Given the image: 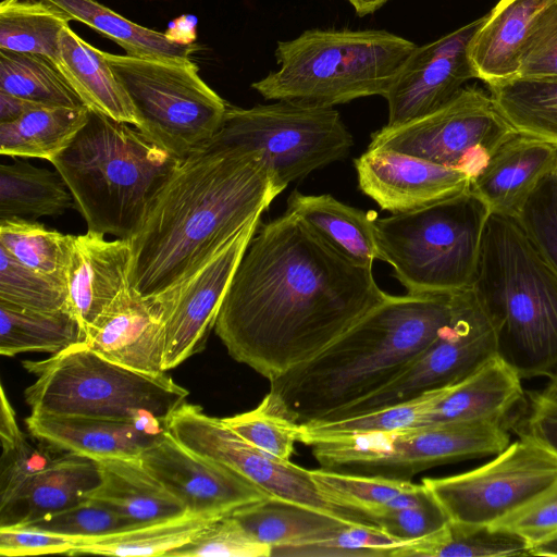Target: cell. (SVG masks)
<instances>
[{
  "label": "cell",
  "mask_w": 557,
  "mask_h": 557,
  "mask_svg": "<svg viewBox=\"0 0 557 557\" xmlns=\"http://www.w3.org/2000/svg\"><path fill=\"white\" fill-rule=\"evenodd\" d=\"M286 205V212L352 262L372 267L379 259L373 211L364 212L331 195H306L298 190L289 194Z\"/></svg>",
  "instance_id": "29"
},
{
  "label": "cell",
  "mask_w": 557,
  "mask_h": 557,
  "mask_svg": "<svg viewBox=\"0 0 557 557\" xmlns=\"http://www.w3.org/2000/svg\"><path fill=\"white\" fill-rule=\"evenodd\" d=\"M36 381L24 392L30 413L137 422L154 433L189 392L165 372L135 370L107 359L85 343L44 360H24Z\"/></svg>",
  "instance_id": "7"
},
{
  "label": "cell",
  "mask_w": 557,
  "mask_h": 557,
  "mask_svg": "<svg viewBox=\"0 0 557 557\" xmlns=\"http://www.w3.org/2000/svg\"><path fill=\"white\" fill-rule=\"evenodd\" d=\"M0 503L7 500L28 478L45 469L51 461L47 451L35 447L20 429L16 416L3 386L0 389Z\"/></svg>",
  "instance_id": "44"
},
{
  "label": "cell",
  "mask_w": 557,
  "mask_h": 557,
  "mask_svg": "<svg viewBox=\"0 0 557 557\" xmlns=\"http://www.w3.org/2000/svg\"><path fill=\"white\" fill-rule=\"evenodd\" d=\"M0 247L25 265L61 274L66 265L69 235L33 219H0Z\"/></svg>",
  "instance_id": "40"
},
{
  "label": "cell",
  "mask_w": 557,
  "mask_h": 557,
  "mask_svg": "<svg viewBox=\"0 0 557 557\" xmlns=\"http://www.w3.org/2000/svg\"><path fill=\"white\" fill-rule=\"evenodd\" d=\"M84 343L122 366L150 373L165 372L161 304L157 297H143L133 287L120 294L88 327Z\"/></svg>",
  "instance_id": "21"
},
{
  "label": "cell",
  "mask_w": 557,
  "mask_h": 557,
  "mask_svg": "<svg viewBox=\"0 0 557 557\" xmlns=\"http://www.w3.org/2000/svg\"><path fill=\"white\" fill-rule=\"evenodd\" d=\"M441 388L417 398L367 413L302 425L301 443L311 440L362 432H392L420 426L425 413L434 406Z\"/></svg>",
  "instance_id": "43"
},
{
  "label": "cell",
  "mask_w": 557,
  "mask_h": 557,
  "mask_svg": "<svg viewBox=\"0 0 557 557\" xmlns=\"http://www.w3.org/2000/svg\"><path fill=\"white\" fill-rule=\"evenodd\" d=\"M96 460L101 483L89 498L103 502L133 527L187 513L181 502L145 467L139 457Z\"/></svg>",
  "instance_id": "28"
},
{
  "label": "cell",
  "mask_w": 557,
  "mask_h": 557,
  "mask_svg": "<svg viewBox=\"0 0 557 557\" xmlns=\"http://www.w3.org/2000/svg\"><path fill=\"white\" fill-rule=\"evenodd\" d=\"M309 471L320 491L331 499L361 509L372 518L380 510L391 509L400 494L417 485L410 480L354 474L323 468Z\"/></svg>",
  "instance_id": "42"
},
{
  "label": "cell",
  "mask_w": 557,
  "mask_h": 557,
  "mask_svg": "<svg viewBox=\"0 0 557 557\" xmlns=\"http://www.w3.org/2000/svg\"><path fill=\"white\" fill-rule=\"evenodd\" d=\"M75 207L59 172L24 160L0 165V219L57 216Z\"/></svg>",
  "instance_id": "34"
},
{
  "label": "cell",
  "mask_w": 557,
  "mask_h": 557,
  "mask_svg": "<svg viewBox=\"0 0 557 557\" xmlns=\"http://www.w3.org/2000/svg\"><path fill=\"white\" fill-rule=\"evenodd\" d=\"M388 294L292 213L260 224L215 320L228 355L271 380L312 359Z\"/></svg>",
  "instance_id": "1"
},
{
  "label": "cell",
  "mask_w": 557,
  "mask_h": 557,
  "mask_svg": "<svg viewBox=\"0 0 557 557\" xmlns=\"http://www.w3.org/2000/svg\"><path fill=\"white\" fill-rule=\"evenodd\" d=\"M373 519L381 530L404 542L428 536L449 522L433 496L418 506L380 510L373 515Z\"/></svg>",
  "instance_id": "51"
},
{
  "label": "cell",
  "mask_w": 557,
  "mask_h": 557,
  "mask_svg": "<svg viewBox=\"0 0 557 557\" xmlns=\"http://www.w3.org/2000/svg\"><path fill=\"white\" fill-rule=\"evenodd\" d=\"M0 90L52 107L84 103L48 58L0 49Z\"/></svg>",
  "instance_id": "39"
},
{
  "label": "cell",
  "mask_w": 557,
  "mask_h": 557,
  "mask_svg": "<svg viewBox=\"0 0 557 557\" xmlns=\"http://www.w3.org/2000/svg\"><path fill=\"white\" fill-rule=\"evenodd\" d=\"M557 481V456L520 434L486 463L469 471L423 479L449 521L492 525L528 505Z\"/></svg>",
  "instance_id": "12"
},
{
  "label": "cell",
  "mask_w": 557,
  "mask_h": 557,
  "mask_svg": "<svg viewBox=\"0 0 557 557\" xmlns=\"http://www.w3.org/2000/svg\"><path fill=\"white\" fill-rule=\"evenodd\" d=\"M246 442L282 461H290L302 425L269 411L262 403L250 411L222 418Z\"/></svg>",
  "instance_id": "48"
},
{
  "label": "cell",
  "mask_w": 557,
  "mask_h": 557,
  "mask_svg": "<svg viewBox=\"0 0 557 557\" xmlns=\"http://www.w3.org/2000/svg\"><path fill=\"white\" fill-rule=\"evenodd\" d=\"M88 119L86 106L37 107L16 120L0 122V153L50 162L73 141Z\"/></svg>",
  "instance_id": "31"
},
{
  "label": "cell",
  "mask_w": 557,
  "mask_h": 557,
  "mask_svg": "<svg viewBox=\"0 0 557 557\" xmlns=\"http://www.w3.org/2000/svg\"><path fill=\"white\" fill-rule=\"evenodd\" d=\"M531 556H557V535L531 548Z\"/></svg>",
  "instance_id": "57"
},
{
  "label": "cell",
  "mask_w": 557,
  "mask_h": 557,
  "mask_svg": "<svg viewBox=\"0 0 557 557\" xmlns=\"http://www.w3.org/2000/svg\"><path fill=\"white\" fill-rule=\"evenodd\" d=\"M71 21L45 0H2L0 49L39 54L54 63L61 32Z\"/></svg>",
  "instance_id": "38"
},
{
  "label": "cell",
  "mask_w": 557,
  "mask_h": 557,
  "mask_svg": "<svg viewBox=\"0 0 557 557\" xmlns=\"http://www.w3.org/2000/svg\"><path fill=\"white\" fill-rule=\"evenodd\" d=\"M271 547L255 540L230 513L213 520L166 557H271Z\"/></svg>",
  "instance_id": "47"
},
{
  "label": "cell",
  "mask_w": 557,
  "mask_h": 557,
  "mask_svg": "<svg viewBox=\"0 0 557 557\" xmlns=\"http://www.w3.org/2000/svg\"><path fill=\"white\" fill-rule=\"evenodd\" d=\"M515 133L491 96L475 87H463L440 109L372 133L368 149L416 156L459 169L473 180Z\"/></svg>",
  "instance_id": "13"
},
{
  "label": "cell",
  "mask_w": 557,
  "mask_h": 557,
  "mask_svg": "<svg viewBox=\"0 0 557 557\" xmlns=\"http://www.w3.org/2000/svg\"><path fill=\"white\" fill-rule=\"evenodd\" d=\"M519 428V435L533 438L557 456V396L545 391L532 394Z\"/></svg>",
  "instance_id": "54"
},
{
  "label": "cell",
  "mask_w": 557,
  "mask_h": 557,
  "mask_svg": "<svg viewBox=\"0 0 557 557\" xmlns=\"http://www.w3.org/2000/svg\"><path fill=\"white\" fill-rule=\"evenodd\" d=\"M359 16L372 14L381 9L388 0H347Z\"/></svg>",
  "instance_id": "56"
},
{
  "label": "cell",
  "mask_w": 557,
  "mask_h": 557,
  "mask_svg": "<svg viewBox=\"0 0 557 557\" xmlns=\"http://www.w3.org/2000/svg\"><path fill=\"white\" fill-rule=\"evenodd\" d=\"M496 356V331L474 289L456 292L450 318L428 348L384 388L326 421L411 400L467 377Z\"/></svg>",
  "instance_id": "15"
},
{
  "label": "cell",
  "mask_w": 557,
  "mask_h": 557,
  "mask_svg": "<svg viewBox=\"0 0 557 557\" xmlns=\"http://www.w3.org/2000/svg\"><path fill=\"white\" fill-rule=\"evenodd\" d=\"M258 542L272 547L319 543L349 523L330 513L269 496L231 513Z\"/></svg>",
  "instance_id": "30"
},
{
  "label": "cell",
  "mask_w": 557,
  "mask_h": 557,
  "mask_svg": "<svg viewBox=\"0 0 557 557\" xmlns=\"http://www.w3.org/2000/svg\"><path fill=\"white\" fill-rule=\"evenodd\" d=\"M79 540L26 527L0 528V555L7 557L69 554Z\"/></svg>",
  "instance_id": "53"
},
{
  "label": "cell",
  "mask_w": 557,
  "mask_h": 557,
  "mask_svg": "<svg viewBox=\"0 0 557 557\" xmlns=\"http://www.w3.org/2000/svg\"><path fill=\"white\" fill-rule=\"evenodd\" d=\"M487 86L495 108L516 132L557 147V75H518Z\"/></svg>",
  "instance_id": "32"
},
{
  "label": "cell",
  "mask_w": 557,
  "mask_h": 557,
  "mask_svg": "<svg viewBox=\"0 0 557 557\" xmlns=\"http://www.w3.org/2000/svg\"><path fill=\"white\" fill-rule=\"evenodd\" d=\"M519 75H557V0L536 17L522 52Z\"/></svg>",
  "instance_id": "52"
},
{
  "label": "cell",
  "mask_w": 557,
  "mask_h": 557,
  "mask_svg": "<svg viewBox=\"0 0 557 557\" xmlns=\"http://www.w3.org/2000/svg\"><path fill=\"white\" fill-rule=\"evenodd\" d=\"M260 224L258 215L195 274L153 296L163 311V371L205 349L236 268Z\"/></svg>",
  "instance_id": "16"
},
{
  "label": "cell",
  "mask_w": 557,
  "mask_h": 557,
  "mask_svg": "<svg viewBox=\"0 0 557 557\" xmlns=\"http://www.w3.org/2000/svg\"><path fill=\"white\" fill-rule=\"evenodd\" d=\"M211 143L260 153L286 188L346 158L354 139L334 108L276 101L248 109L228 107Z\"/></svg>",
  "instance_id": "11"
},
{
  "label": "cell",
  "mask_w": 557,
  "mask_h": 557,
  "mask_svg": "<svg viewBox=\"0 0 557 557\" xmlns=\"http://www.w3.org/2000/svg\"><path fill=\"white\" fill-rule=\"evenodd\" d=\"M491 212L471 189L435 205L374 219L379 259L410 295L472 286Z\"/></svg>",
  "instance_id": "8"
},
{
  "label": "cell",
  "mask_w": 557,
  "mask_h": 557,
  "mask_svg": "<svg viewBox=\"0 0 557 557\" xmlns=\"http://www.w3.org/2000/svg\"><path fill=\"white\" fill-rule=\"evenodd\" d=\"M522 537L531 548L557 535V481L524 507L492 524Z\"/></svg>",
  "instance_id": "50"
},
{
  "label": "cell",
  "mask_w": 557,
  "mask_h": 557,
  "mask_svg": "<svg viewBox=\"0 0 557 557\" xmlns=\"http://www.w3.org/2000/svg\"><path fill=\"white\" fill-rule=\"evenodd\" d=\"M86 333L69 309L36 311L0 301V354L60 352L84 343Z\"/></svg>",
  "instance_id": "33"
},
{
  "label": "cell",
  "mask_w": 557,
  "mask_h": 557,
  "mask_svg": "<svg viewBox=\"0 0 557 557\" xmlns=\"http://www.w3.org/2000/svg\"><path fill=\"white\" fill-rule=\"evenodd\" d=\"M406 542L380 528L348 524L333 537L313 544L272 547L271 556H393Z\"/></svg>",
  "instance_id": "46"
},
{
  "label": "cell",
  "mask_w": 557,
  "mask_h": 557,
  "mask_svg": "<svg viewBox=\"0 0 557 557\" xmlns=\"http://www.w3.org/2000/svg\"><path fill=\"white\" fill-rule=\"evenodd\" d=\"M523 397L522 379L496 356L467 377L442 387L421 425L506 419Z\"/></svg>",
  "instance_id": "25"
},
{
  "label": "cell",
  "mask_w": 557,
  "mask_h": 557,
  "mask_svg": "<svg viewBox=\"0 0 557 557\" xmlns=\"http://www.w3.org/2000/svg\"><path fill=\"white\" fill-rule=\"evenodd\" d=\"M507 426L506 419H488L350 433L306 445L323 469L410 480L429 468L499 454L510 444Z\"/></svg>",
  "instance_id": "9"
},
{
  "label": "cell",
  "mask_w": 557,
  "mask_h": 557,
  "mask_svg": "<svg viewBox=\"0 0 557 557\" xmlns=\"http://www.w3.org/2000/svg\"><path fill=\"white\" fill-rule=\"evenodd\" d=\"M54 65L90 111L139 127L133 102L103 51L86 42L69 25L61 32Z\"/></svg>",
  "instance_id": "27"
},
{
  "label": "cell",
  "mask_w": 557,
  "mask_h": 557,
  "mask_svg": "<svg viewBox=\"0 0 557 557\" xmlns=\"http://www.w3.org/2000/svg\"><path fill=\"white\" fill-rule=\"evenodd\" d=\"M359 189L392 214L419 210L471 189L466 172L388 149L355 159Z\"/></svg>",
  "instance_id": "19"
},
{
  "label": "cell",
  "mask_w": 557,
  "mask_h": 557,
  "mask_svg": "<svg viewBox=\"0 0 557 557\" xmlns=\"http://www.w3.org/2000/svg\"><path fill=\"white\" fill-rule=\"evenodd\" d=\"M129 125L89 110L85 126L50 161L88 231L124 239L181 160Z\"/></svg>",
  "instance_id": "5"
},
{
  "label": "cell",
  "mask_w": 557,
  "mask_h": 557,
  "mask_svg": "<svg viewBox=\"0 0 557 557\" xmlns=\"http://www.w3.org/2000/svg\"><path fill=\"white\" fill-rule=\"evenodd\" d=\"M507 557L530 556L528 543L519 535L492 525H469L449 521L428 536L406 542L393 557Z\"/></svg>",
  "instance_id": "36"
},
{
  "label": "cell",
  "mask_w": 557,
  "mask_h": 557,
  "mask_svg": "<svg viewBox=\"0 0 557 557\" xmlns=\"http://www.w3.org/2000/svg\"><path fill=\"white\" fill-rule=\"evenodd\" d=\"M543 391L557 396V371L549 377V383Z\"/></svg>",
  "instance_id": "58"
},
{
  "label": "cell",
  "mask_w": 557,
  "mask_h": 557,
  "mask_svg": "<svg viewBox=\"0 0 557 557\" xmlns=\"http://www.w3.org/2000/svg\"><path fill=\"white\" fill-rule=\"evenodd\" d=\"M516 219L536 251L557 274V166L542 178Z\"/></svg>",
  "instance_id": "49"
},
{
  "label": "cell",
  "mask_w": 557,
  "mask_h": 557,
  "mask_svg": "<svg viewBox=\"0 0 557 557\" xmlns=\"http://www.w3.org/2000/svg\"><path fill=\"white\" fill-rule=\"evenodd\" d=\"M114 40L127 55L151 59H189L198 49L194 44H181L166 34L135 24L95 0H45Z\"/></svg>",
  "instance_id": "35"
},
{
  "label": "cell",
  "mask_w": 557,
  "mask_h": 557,
  "mask_svg": "<svg viewBox=\"0 0 557 557\" xmlns=\"http://www.w3.org/2000/svg\"><path fill=\"white\" fill-rule=\"evenodd\" d=\"M166 431L191 451L223 463L270 496L330 513L352 524L376 527L366 511L337 503L320 491L310 471L278 460L246 442L222 418L185 403L166 421Z\"/></svg>",
  "instance_id": "14"
},
{
  "label": "cell",
  "mask_w": 557,
  "mask_h": 557,
  "mask_svg": "<svg viewBox=\"0 0 557 557\" xmlns=\"http://www.w3.org/2000/svg\"><path fill=\"white\" fill-rule=\"evenodd\" d=\"M103 53L133 102L137 129L151 143L183 159L212 141L228 106L190 59Z\"/></svg>",
  "instance_id": "10"
},
{
  "label": "cell",
  "mask_w": 557,
  "mask_h": 557,
  "mask_svg": "<svg viewBox=\"0 0 557 557\" xmlns=\"http://www.w3.org/2000/svg\"><path fill=\"white\" fill-rule=\"evenodd\" d=\"M557 166V147L516 132L471 182L491 213L516 218L542 178Z\"/></svg>",
  "instance_id": "22"
},
{
  "label": "cell",
  "mask_w": 557,
  "mask_h": 557,
  "mask_svg": "<svg viewBox=\"0 0 557 557\" xmlns=\"http://www.w3.org/2000/svg\"><path fill=\"white\" fill-rule=\"evenodd\" d=\"M453 297L388 295L315 357L269 380L261 403L304 426L331 419L401 374L448 322Z\"/></svg>",
  "instance_id": "3"
},
{
  "label": "cell",
  "mask_w": 557,
  "mask_h": 557,
  "mask_svg": "<svg viewBox=\"0 0 557 557\" xmlns=\"http://www.w3.org/2000/svg\"><path fill=\"white\" fill-rule=\"evenodd\" d=\"M18 527L77 540L97 539L134 528L113 508L94 498H87L75 506L41 516Z\"/></svg>",
  "instance_id": "45"
},
{
  "label": "cell",
  "mask_w": 557,
  "mask_h": 557,
  "mask_svg": "<svg viewBox=\"0 0 557 557\" xmlns=\"http://www.w3.org/2000/svg\"><path fill=\"white\" fill-rule=\"evenodd\" d=\"M484 17L417 46L384 96L388 106L386 125H400L440 109L467 81L476 78L469 45Z\"/></svg>",
  "instance_id": "18"
},
{
  "label": "cell",
  "mask_w": 557,
  "mask_h": 557,
  "mask_svg": "<svg viewBox=\"0 0 557 557\" xmlns=\"http://www.w3.org/2000/svg\"><path fill=\"white\" fill-rule=\"evenodd\" d=\"M554 0H500L469 45L476 78L487 85L519 75L522 52L539 14Z\"/></svg>",
  "instance_id": "26"
},
{
  "label": "cell",
  "mask_w": 557,
  "mask_h": 557,
  "mask_svg": "<svg viewBox=\"0 0 557 557\" xmlns=\"http://www.w3.org/2000/svg\"><path fill=\"white\" fill-rule=\"evenodd\" d=\"M416 48L381 29H310L278 41V69L251 87L267 100L319 108L384 97Z\"/></svg>",
  "instance_id": "6"
},
{
  "label": "cell",
  "mask_w": 557,
  "mask_h": 557,
  "mask_svg": "<svg viewBox=\"0 0 557 557\" xmlns=\"http://www.w3.org/2000/svg\"><path fill=\"white\" fill-rule=\"evenodd\" d=\"M101 483L96 459L65 453L24 481L0 503V528L18 527L89 498Z\"/></svg>",
  "instance_id": "23"
},
{
  "label": "cell",
  "mask_w": 557,
  "mask_h": 557,
  "mask_svg": "<svg viewBox=\"0 0 557 557\" xmlns=\"http://www.w3.org/2000/svg\"><path fill=\"white\" fill-rule=\"evenodd\" d=\"M32 436L50 448L90 457H140L162 433L126 420L30 413Z\"/></svg>",
  "instance_id": "24"
},
{
  "label": "cell",
  "mask_w": 557,
  "mask_h": 557,
  "mask_svg": "<svg viewBox=\"0 0 557 557\" xmlns=\"http://www.w3.org/2000/svg\"><path fill=\"white\" fill-rule=\"evenodd\" d=\"M284 189L255 151L210 143L181 159L129 238L131 286L143 297L177 286Z\"/></svg>",
  "instance_id": "2"
},
{
  "label": "cell",
  "mask_w": 557,
  "mask_h": 557,
  "mask_svg": "<svg viewBox=\"0 0 557 557\" xmlns=\"http://www.w3.org/2000/svg\"><path fill=\"white\" fill-rule=\"evenodd\" d=\"M131 263L129 239L108 240L104 234L92 231L69 235L64 270L67 307L85 333L120 294L132 287Z\"/></svg>",
  "instance_id": "20"
},
{
  "label": "cell",
  "mask_w": 557,
  "mask_h": 557,
  "mask_svg": "<svg viewBox=\"0 0 557 557\" xmlns=\"http://www.w3.org/2000/svg\"><path fill=\"white\" fill-rule=\"evenodd\" d=\"M40 106L42 104L0 90V122L16 120Z\"/></svg>",
  "instance_id": "55"
},
{
  "label": "cell",
  "mask_w": 557,
  "mask_h": 557,
  "mask_svg": "<svg viewBox=\"0 0 557 557\" xmlns=\"http://www.w3.org/2000/svg\"><path fill=\"white\" fill-rule=\"evenodd\" d=\"M139 458L193 515L221 517L270 496L232 468L191 451L168 431Z\"/></svg>",
  "instance_id": "17"
},
{
  "label": "cell",
  "mask_w": 557,
  "mask_h": 557,
  "mask_svg": "<svg viewBox=\"0 0 557 557\" xmlns=\"http://www.w3.org/2000/svg\"><path fill=\"white\" fill-rule=\"evenodd\" d=\"M497 335V356L522 379L557 371V274L513 216L491 213L472 284Z\"/></svg>",
  "instance_id": "4"
},
{
  "label": "cell",
  "mask_w": 557,
  "mask_h": 557,
  "mask_svg": "<svg viewBox=\"0 0 557 557\" xmlns=\"http://www.w3.org/2000/svg\"><path fill=\"white\" fill-rule=\"evenodd\" d=\"M0 301L36 311L69 308L65 274L33 269L0 247Z\"/></svg>",
  "instance_id": "41"
},
{
  "label": "cell",
  "mask_w": 557,
  "mask_h": 557,
  "mask_svg": "<svg viewBox=\"0 0 557 557\" xmlns=\"http://www.w3.org/2000/svg\"><path fill=\"white\" fill-rule=\"evenodd\" d=\"M218 518L187 512L180 517L134 527L107 536L79 540L67 555L164 556L168 552L189 542Z\"/></svg>",
  "instance_id": "37"
}]
</instances>
